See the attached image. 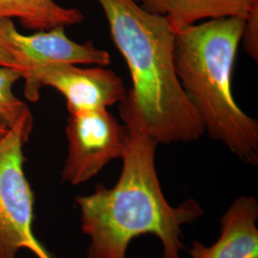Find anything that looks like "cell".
I'll return each mask as SVG.
<instances>
[{
	"instance_id": "obj_1",
	"label": "cell",
	"mask_w": 258,
	"mask_h": 258,
	"mask_svg": "<svg viewBox=\"0 0 258 258\" xmlns=\"http://www.w3.org/2000/svg\"><path fill=\"white\" fill-rule=\"evenodd\" d=\"M97 2L131 77V88L119 103L124 126L158 145L201 138L205 134L202 121L176 74V31L170 22L143 9L134 0Z\"/></svg>"
},
{
	"instance_id": "obj_2",
	"label": "cell",
	"mask_w": 258,
	"mask_h": 258,
	"mask_svg": "<svg viewBox=\"0 0 258 258\" xmlns=\"http://www.w3.org/2000/svg\"><path fill=\"white\" fill-rule=\"evenodd\" d=\"M126 130L118 182L110 188L97 184L93 194L76 197L82 230L89 238L87 258H128L131 241L145 234L159 238L161 258H181L182 227L200 218L203 209L194 199L178 207L166 201L155 165L158 143Z\"/></svg>"
},
{
	"instance_id": "obj_3",
	"label": "cell",
	"mask_w": 258,
	"mask_h": 258,
	"mask_svg": "<svg viewBox=\"0 0 258 258\" xmlns=\"http://www.w3.org/2000/svg\"><path fill=\"white\" fill-rule=\"evenodd\" d=\"M245 19H210L176 31V74L205 133L243 163L258 164V121L240 108L232 74Z\"/></svg>"
},
{
	"instance_id": "obj_4",
	"label": "cell",
	"mask_w": 258,
	"mask_h": 258,
	"mask_svg": "<svg viewBox=\"0 0 258 258\" xmlns=\"http://www.w3.org/2000/svg\"><path fill=\"white\" fill-rule=\"evenodd\" d=\"M33 128L31 111L0 138V258H17L26 249L37 258H53L34 230V194L24 171L23 147Z\"/></svg>"
},
{
	"instance_id": "obj_5",
	"label": "cell",
	"mask_w": 258,
	"mask_h": 258,
	"mask_svg": "<svg viewBox=\"0 0 258 258\" xmlns=\"http://www.w3.org/2000/svg\"><path fill=\"white\" fill-rule=\"evenodd\" d=\"M65 132L68 152L61 180L73 185L88 182L121 159L126 146L127 130L108 109L70 113Z\"/></svg>"
},
{
	"instance_id": "obj_6",
	"label": "cell",
	"mask_w": 258,
	"mask_h": 258,
	"mask_svg": "<svg viewBox=\"0 0 258 258\" xmlns=\"http://www.w3.org/2000/svg\"><path fill=\"white\" fill-rule=\"evenodd\" d=\"M25 81V96L36 102L43 86L52 87L66 100L69 113L108 109L126 96L119 75L105 66L81 67L73 63H53L33 69Z\"/></svg>"
},
{
	"instance_id": "obj_7",
	"label": "cell",
	"mask_w": 258,
	"mask_h": 258,
	"mask_svg": "<svg viewBox=\"0 0 258 258\" xmlns=\"http://www.w3.org/2000/svg\"><path fill=\"white\" fill-rule=\"evenodd\" d=\"M0 45L9 51L22 69V79L40 66L53 63L107 66L111 55L91 41L79 43L67 37L64 26L23 35L13 20L0 19Z\"/></svg>"
},
{
	"instance_id": "obj_8",
	"label": "cell",
	"mask_w": 258,
	"mask_h": 258,
	"mask_svg": "<svg viewBox=\"0 0 258 258\" xmlns=\"http://www.w3.org/2000/svg\"><path fill=\"white\" fill-rule=\"evenodd\" d=\"M257 221L256 199L237 197L222 216L218 240L211 246L194 241L190 258H258Z\"/></svg>"
},
{
	"instance_id": "obj_9",
	"label": "cell",
	"mask_w": 258,
	"mask_h": 258,
	"mask_svg": "<svg viewBox=\"0 0 258 258\" xmlns=\"http://www.w3.org/2000/svg\"><path fill=\"white\" fill-rule=\"evenodd\" d=\"M149 13L163 16L175 31L200 20L246 19L258 0H134Z\"/></svg>"
},
{
	"instance_id": "obj_10",
	"label": "cell",
	"mask_w": 258,
	"mask_h": 258,
	"mask_svg": "<svg viewBox=\"0 0 258 258\" xmlns=\"http://www.w3.org/2000/svg\"><path fill=\"white\" fill-rule=\"evenodd\" d=\"M0 19H18L31 30L44 31L83 22V13L66 8L54 0H0Z\"/></svg>"
},
{
	"instance_id": "obj_11",
	"label": "cell",
	"mask_w": 258,
	"mask_h": 258,
	"mask_svg": "<svg viewBox=\"0 0 258 258\" xmlns=\"http://www.w3.org/2000/svg\"><path fill=\"white\" fill-rule=\"evenodd\" d=\"M22 80L17 70L0 65V119L8 127L13 126L26 113L27 105L13 92L14 84Z\"/></svg>"
},
{
	"instance_id": "obj_12",
	"label": "cell",
	"mask_w": 258,
	"mask_h": 258,
	"mask_svg": "<svg viewBox=\"0 0 258 258\" xmlns=\"http://www.w3.org/2000/svg\"><path fill=\"white\" fill-rule=\"evenodd\" d=\"M241 42L248 55L258 60V3L253 6L248 17L245 19V24L242 34Z\"/></svg>"
},
{
	"instance_id": "obj_13",
	"label": "cell",
	"mask_w": 258,
	"mask_h": 258,
	"mask_svg": "<svg viewBox=\"0 0 258 258\" xmlns=\"http://www.w3.org/2000/svg\"><path fill=\"white\" fill-rule=\"evenodd\" d=\"M0 65L13 68L17 70L22 76V69L19 64V62L16 60V58L12 55L9 51H7L4 47L0 45Z\"/></svg>"
},
{
	"instance_id": "obj_14",
	"label": "cell",
	"mask_w": 258,
	"mask_h": 258,
	"mask_svg": "<svg viewBox=\"0 0 258 258\" xmlns=\"http://www.w3.org/2000/svg\"><path fill=\"white\" fill-rule=\"evenodd\" d=\"M8 129H9L8 125L0 119V138L8 131Z\"/></svg>"
}]
</instances>
